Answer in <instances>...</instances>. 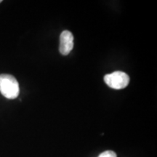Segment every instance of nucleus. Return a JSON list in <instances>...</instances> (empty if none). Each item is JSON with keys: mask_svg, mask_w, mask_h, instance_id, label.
<instances>
[{"mask_svg": "<svg viewBox=\"0 0 157 157\" xmlns=\"http://www.w3.org/2000/svg\"><path fill=\"white\" fill-rule=\"evenodd\" d=\"M0 93L7 99H15L20 93L19 84L14 76L10 74L0 75Z\"/></svg>", "mask_w": 157, "mask_h": 157, "instance_id": "obj_1", "label": "nucleus"}, {"mask_svg": "<svg viewBox=\"0 0 157 157\" xmlns=\"http://www.w3.org/2000/svg\"><path fill=\"white\" fill-rule=\"evenodd\" d=\"M104 82L112 89L121 90L127 87L129 77L124 72L115 71L104 76Z\"/></svg>", "mask_w": 157, "mask_h": 157, "instance_id": "obj_2", "label": "nucleus"}, {"mask_svg": "<svg viewBox=\"0 0 157 157\" xmlns=\"http://www.w3.org/2000/svg\"><path fill=\"white\" fill-rule=\"evenodd\" d=\"M74 48V36L69 31H63L60 36L59 51L63 56H68Z\"/></svg>", "mask_w": 157, "mask_h": 157, "instance_id": "obj_3", "label": "nucleus"}, {"mask_svg": "<svg viewBox=\"0 0 157 157\" xmlns=\"http://www.w3.org/2000/svg\"><path fill=\"white\" fill-rule=\"evenodd\" d=\"M98 157H117V154L113 151H106L99 155Z\"/></svg>", "mask_w": 157, "mask_h": 157, "instance_id": "obj_4", "label": "nucleus"}, {"mask_svg": "<svg viewBox=\"0 0 157 157\" xmlns=\"http://www.w3.org/2000/svg\"><path fill=\"white\" fill-rule=\"evenodd\" d=\"M2 2V0H0V3H1V2Z\"/></svg>", "mask_w": 157, "mask_h": 157, "instance_id": "obj_5", "label": "nucleus"}]
</instances>
